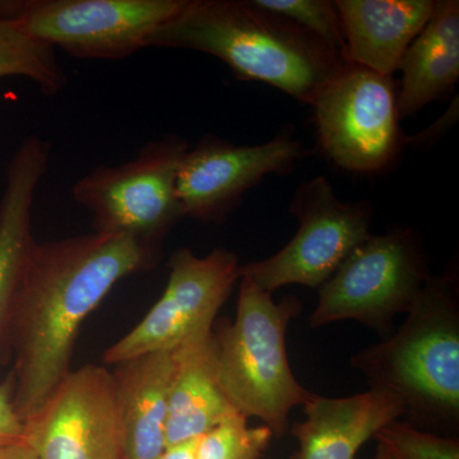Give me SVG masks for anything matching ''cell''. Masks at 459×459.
<instances>
[{
	"instance_id": "7402d4cb",
	"label": "cell",
	"mask_w": 459,
	"mask_h": 459,
	"mask_svg": "<svg viewBox=\"0 0 459 459\" xmlns=\"http://www.w3.org/2000/svg\"><path fill=\"white\" fill-rule=\"evenodd\" d=\"M374 437L394 459H459L458 437L430 433L402 419L386 424Z\"/></svg>"
},
{
	"instance_id": "30bf717a",
	"label": "cell",
	"mask_w": 459,
	"mask_h": 459,
	"mask_svg": "<svg viewBox=\"0 0 459 459\" xmlns=\"http://www.w3.org/2000/svg\"><path fill=\"white\" fill-rule=\"evenodd\" d=\"M168 265L164 294L134 328L108 347L102 355L105 364L174 351L190 338L212 331L217 314L240 281L238 255L223 247L205 256L181 247Z\"/></svg>"
},
{
	"instance_id": "7c38bea8",
	"label": "cell",
	"mask_w": 459,
	"mask_h": 459,
	"mask_svg": "<svg viewBox=\"0 0 459 459\" xmlns=\"http://www.w3.org/2000/svg\"><path fill=\"white\" fill-rule=\"evenodd\" d=\"M300 142L280 134L255 146L205 137L186 151L178 172L177 195L184 217L222 222L244 193L270 174H282L304 157Z\"/></svg>"
},
{
	"instance_id": "484cf974",
	"label": "cell",
	"mask_w": 459,
	"mask_h": 459,
	"mask_svg": "<svg viewBox=\"0 0 459 459\" xmlns=\"http://www.w3.org/2000/svg\"><path fill=\"white\" fill-rule=\"evenodd\" d=\"M374 459H394V458L392 457V455H389V453L386 452L385 449L383 448V446H377V455H376V457H374Z\"/></svg>"
},
{
	"instance_id": "44dd1931",
	"label": "cell",
	"mask_w": 459,
	"mask_h": 459,
	"mask_svg": "<svg viewBox=\"0 0 459 459\" xmlns=\"http://www.w3.org/2000/svg\"><path fill=\"white\" fill-rule=\"evenodd\" d=\"M256 7L286 18L325 42L346 60V42L334 2L328 0H252ZM349 63V62H347Z\"/></svg>"
},
{
	"instance_id": "ac0fdd59",
	"label": "cell",
	"mask_w": 459,
	"mask_h": 459,
	"mask_svg": "<svg viewBox=\"0 0 459 459\" xmlns=\"http://www.w3.org/2000/svg\"><path fill=\"white\" fill-rule=\"evenodd\" d=\"M400 117H409L451 91L459 80V2H435L433 13L402 57Z\"/></svg>"
},
{
	"instance_id": "52a82bcc",
	"label": "cell",
	"mask_w": 459,
	"mask_h": 459,
	"mask_svg": "<svg viewBox=\"0 0 459 459\" xmlns=\"http://www.w3.org/2000/svg\"><path fill=\"white\" fill-rule=\"evenodd\" d=\"M188 150V142L178 135L150 141L131 161L99 166L84 175L72 197L89 211L95 231L160 247L184 217L177 179Z\"/></svg>"
},
{
	"instance_id": "6da1fadb",
	"label": "cell",
	"mask_w": 459,
	"mask_h": 459,
	"mask_svg": "<svg viewBox=\"0 0 459 459\" xmlns=\"http://www.w3.org/2000/svg\"><path fill=\"white\" fill-rule=\"evenodd\" d=\"M159 256L160 247L107 232L36 244L12 320L18 418L26 421L71 373L87 316L119 281L155 267Z\"/></svg>"
},
{
	"instance_id": "e0dca14e",
	"label": "cell",
	"mask_w": 459,
	"mask_h": 459,
	"mask_svg": "<svg viewBox=\"0 0 459 459\" xmlns=\"http://www.w3.org/2000/svg\"><path fill=\"white\" fill-rule=\"evenodd\" d=\"M169 392L166 446L201 437L231 411L217 377L213 329L190 338L174 351Z\"/></svg>"
},
{
	"instance_id": "2e32d148",
	"label": "cell",
	"mask_w": 459,
	"mask_h": 459,
	"mask_svg": "<svg viewBox=\"0 0 459 459\" xmlns=\"http://www.w3.org/2000/svg\"><path fill=\"white\" fill-rule=\"evenodd\" d=\"M124 459H157L166 448L174 353L157 351L114 365Z\"/></svg>"
},
{
	"instance_id": "8fae6325",
	"label": "cell",
	"mask_w": 459,
	"mask_h": 459,
	"mask_svg": "<svg viewBox=\"0 0 459 459\" xmlns=\"http://www.w3.org/2000/svg\"><path fill=\"white\" fill-rule=\"evenodd\" d=\"M23 439L39 459H124L111 370H72L40 409L23 421Z\"/></svg>"
},
{
	"instance_id": "9c48e42d",
	"label": "cell",
	"mask_w": 459,
	"mask_h": 459,
	"mask_svg": "<svg viewBox=\"0 0 459 459\" xmlns=\"http://www.w3.org/2000/svg\"><path fill=\"white\" fill-rule=\"evenodd\" d=\"M323 152L358 174L382 171L401 147L394 78L347 63L313 102Z\"/></svg>"
},
{
	"instance_id": "3957f363",
	"label": "cell",
	"mask_w": 459,
	"mask_h": 459,
	"mask_svg": "<svg viewBox=\"0 0 459 459\" xmlns=\"http://www.w3.org/2000/svg\"><path fill=\"white\" fill-rule=\"evenodd\" d=\"M370 389L395 395L404 421L455 437L459 428V289L455 271L431 274L395 333L352 356Z\"/></svg>"
},
{
	"instance_id": "4fadbf2b",
	"label": "cell",
	"mask_w": 459,
	"mask_h": 459,
	"mask_svg": "<svg viewBox=\"0 0 459 459\" xmlns=\"http://www.w3.org/2000/svg\"><path fill=\"white\" fill-rule=\"evenodd\" d=\"M51 147L30 135L17 148L7 168L0 201V367L12 361L11 332L18 294L38 241L32 234V207L48 168Z\"/></svg>"
},
{
	"instance_id": "603a6c76",
	"label": "cell",
	"mask_w": 459,
	"mask_h": 459,
	"mask_svg": "<svg viewBox=\"0 0 459 459\" xmlns=\"http://www.w3.org/2000/svg\"><path fill=\"white\" fill-rule=\"evenodd\" d=\"M23 437V421L13 404V382L11 376L0 383V449Z\"/></svg>"
},
{
	"instance_id": "5b68a950",
	"label": "cell",
	"mask_w": 459,
	"mask_h": 459,
	"mask_svg": "<svg viewBox=\"0 0 459 459\" xmlns=\"http://www.w3.org/2000/svg\"><path fill=\"white\" fill-rule=\"evenodd\" d=\"M188 0H0V20L80 59L117 60L151 48Z\"/></svg>"
},
{
	"instance_id": "7a4b0ae2",
	"label": "cell",
	"mask_w": 459,
	"mask_h": 459,
	"mask_svg": "<svg viewBox=\"0 0 459 459\" xmlns=\"http://www.w3.org/2000/svg\"><path fill=\"white\" fill-rule=\"evenodd\" d=\"M151 47L219 57L247 81L271 84L312 107L320 91L347 65L325 42L253 2L188 0Z\"/></svg>"
},
{
	"instance_id": "cb8c5ba5",
	"label": "cell",
	"mask_w": 459,
	"mask_h": 459,
	"mask_svg": "<svg viewBox=\"0 0 459 459\" xmlns=\"http://www.w3.org/2000/svg\"><path fill=\"white\" fill-rule=\"evenodd\" d=\"M199 439L201 437H195L166 446L165 451L157 459H197Z\"/></svg>"
},
{
	"instance_id": "ba28073f",
	"label": "cell",
	"mask_w": 459,
	"mask_h": 459,
	"mask_svg": "<svg viewBox=\"0 0 459 459\" xmlns=\"http://www.w3.org/2000/svg\"><path fill=\"white\" fill-rule=\"evenodd\" d=\"M290 212L299 229L289 244L270 258L240 267V276L268 294L289 285H325L344 259L373 235L369 205L341 201L325 177L298 189Z\"/></svg>"
},
{
	"instance_id": "277c9868",
	"label": "cell",
	"mask_w": 459,
	"mask_h": 459,
	"mask_svg": "<svg viewBox=\"0 0 459 459\" xmlns=\"http://www.w3.org/2000/svg\"><path fill=\"white\" fill-rule=\"evenodd\" d=\"M238 282L237 318L213 325L217 377L231 406L247 419L262 420L280 439L291 410L316 395L298 382L286 351L287 328L303 304L295 296L276 303L246 276Z\"/></svg>"
},
{
	"instance_id": "ffe728a7",
	"label": "cell",
	"mask_w": 459,
	"mask_h": 459,
	"mask_svg": "<svg viewBox=\"0 0 459 459\" xmlns=\"http://www.w3.org/2000/svg\"><path fill=\"white\" fill-rule=\"evenodd\" d=\"M273 434L267 427L250 428L246 416L231 411L199 439L197 459H262Z\"/></svg>"
},
{
	"instance_id": "9a60e30c",
	"label": "cell",
	"mask_w": 459,
	"mask_h": 459,
	"mask_svg": "<svg viewBox=\"0 0 459 459\" xmlns=\"http://www.w3.org/2000/svg\"><path fill=\"white\" fill-rule=\"evenodd\" d=\"M351 65L394 77L433 13V0H337Z\"/></svg>"
},
{
	"instance_id": "8992f818",
	"label": "cell",
	"mask_w": 459,
	"mask_h": 459,
	"mask_svg": "<svg viewBox=\"0 0 459 459\" xmlns=\"http://www.w3.org/2000/svg\"><path fill=\"white\" fill-rule=\"evenodd\" d=\"M431 274L412 230L371 235L319 287L312 328L355 320L388 337L392 322L409 313Z\"/></svg>"
},
{
	"instance_id": "d4e9b609",
	"label": "cell",
	"mask_w": 459,
	"mask_h": 459,
	"mask_svg": "<svg viewBox=\"0 0 459 459\" xmlns=\"http://www.w3.org/2000/svg\"><path fill=\"white\" fill-rule=\"evenodd\" d=\"M0 459H39L31 446L25 442V439L18 440L13 444L0 449Z\"/></svg>"
},
{
	"instance_id": "5bb4252c",
	"label": "cell",
	"mask_w": 459,
	"mask_h": 459,
	"mask_svg": "<svg viewBox=\"0 0 459 459\" xmlns=\"http://www.w3.org/2000/svg\"><path fill=\"white\" fill-rule=\"evenodd\" d=\"M303 407L307 420L291 429L299 449L290 459H356L380 429L404 415L395 395L377 389L343 398L316 394Z\"/></svg>"
},
{
	"instance_id": "d6986e66",
	"label": "cell",
	"mask_w": 459,
	"mask_h": 459,
	"mask_svg": "<svg viewBox=\"0 0 459 459\" xmlns=\"http://www.w3.org/2000/svg\"><path fill=\"white\" fill-rule=\"evenodd\" d=\"M7 77L27 78L47 96L62 92L68 82L56 50L0 20V78Z\"/></svg>"
}]
</instances>
